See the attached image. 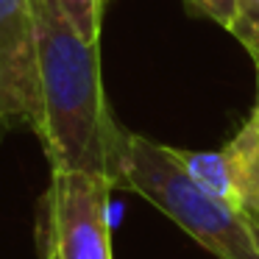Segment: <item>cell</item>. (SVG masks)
I'll list each match as a JSON object with an SVG mask.
<instances>
[{
  "instance_id": "1",
  "label": "cell",
  "mask_w": 259,
  "mask_h": 259,
  "mask_svg": "<svg viewBox=\"0 0 259 259\" xmlns=\"http://www.w3.org/2000/svg\"><path fill=\"white\" fill-rule=\"evenodd\" d=\"M36 9V131L51 170L90 173L123 190L128 134L103 92L101 45L70 25L56 0H34Z\"/></svg>"
},
{
  "instance_id": "2",
  "label": "cell",
  "mask_w": 259,
  "mask_h": 259,
  "mask_svg": "<svg viewBox=\"0 0 259 259\" xmlns=\"http://www.w3.org/2000/svg\"><path fill=\"white\" fill-rule=\"evenodd\" d=\"M123 190L164 212L218 259H259V231L234 203L206 192L176 159L170 145L128 134Z\"/></svg>"
},
{
  "instance_id": "3",
  "label": "cell",
  "mask_w": 259,
  "mask_h": 259,
  "mask_svg": "<svg viewBox=\"0 0 259 259\" xmlns=\"http://www.w3.org/2000/svg\"><path fill=\"white\" fill-rule=\"evenodd\" d=\"M112 190L101 176L51 170L36 212L39 259H112Z\"/></svg>"
},
{
  "instance_id": "4",
  "label": "cell",
  "mask_w": 259,
  "mask_h": 259,
  "mask_svg": "<svg viewBox=\"0 0 259 259\" xmlns=\"http://www.w3.org/2000/svg\"><path fill=\"white\" fill-rule=\"evenodd\" d=\"M36 112L34 0H0V137L31 125Z\"/></svg>"
},
{
  "instance_id": "5",
  "label": "cell",
  "mask_w": 259,
  "mask_h": 259,
  "mask_svg": "<svg viewBox=\"0 0 259 259\" xmlns=\"http://www.w3.org/2000/svg\"><path fill=\"white\" fill-rule=\"evenodd\" d=\"M220 153L229 173L231 201L259 231V101Z\"/></svg>"
},
{
  "instance_id": "6",
  "label": "cell",
  "mask_w": 259,
  "mask_h": 259,
  "mask_svg": "<svg viewBox=\"0 0 259 259\" xmlns=\"http://www.w3.org/2000/svg\"><path fill=\"white\" fill-rule=\"evenodd\" d=\"M64 17L70 20L75 31L92 45H101V25L106 0H56Z\"/></svg>"
},
{
  "instance_id": "7",
  "label": "cell",
  "mask_w": 259,
  "mask_h": 259,
  "mask_svg": "<svg viewBox=\"0 0 259 259\" xmlns=\"http://www.w3.org/2000/svg\"><path fill=\"white\" fill-rule=\"evenodd\" d=\"M229 34L251 56L253 67H256V81H259V0H237Z\"/></svg>"
},
{
  "instance_id": "8",
  "label": "cell",
  "mask_w": 259,
  "mask_h": 259,
  "mask_svg": "<svg viewBox=\"0 0 259 259\" xmlns=\"http://www.w3.org/2000/svg\"><path fill=\"white\" fill-rule=\"evenodd\" d=\"M187 6H192L198 14H203V17H209L212 23L223 25L229 31L231 20H234L237 0H187Z\"/></svg>"
},
{
  "instance_id": "9",
  "label": "cell",
  "mask_w": 259,
  "mask_h": 259,
  "mask_svg": "<svg viewBox=\"0 0 259 259\" xmlns=\"http://www.w3.org/2000/svg\"><path fill=\"white\" fill-rule=\"evenodd\" d=\"M256 101H259V95H256Z\"/></svg>"
}]
</instances>
